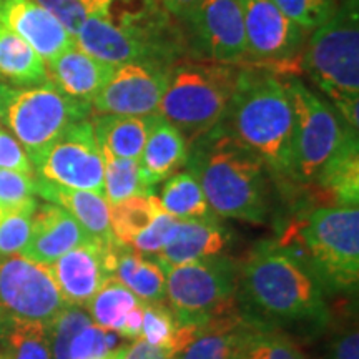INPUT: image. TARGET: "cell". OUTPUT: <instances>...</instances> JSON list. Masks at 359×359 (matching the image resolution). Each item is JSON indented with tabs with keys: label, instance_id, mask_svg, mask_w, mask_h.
Listing matches in <instances>:
<instances>
[{
	"label": "cell",
	"instance_id": "60d3db41",
	"mask_svg": "<svg viewBox=\"0 0 359 359\" xmlns=\"http://www.w3.org/2000/svg\"><path fill=\"white\" fill-rule=\"evenodd\" d=\"M0 168L34 175V167L24 147L6 130H0Z\"/></svg>",
	"mask_w": 359,
	"mask_h": 359
},
{
	"label": "cell",
	"instance_id": "44dd1931",
	"mask_svg": "<svg viewBox=\"0 0 359 359\" xmlns=\"http://www.w3.org/2000/svg\"><path fill=\"white\" fill-rule=\"evenodd\" d=\"M187 156L188 143L185 137L172 123L156 115L148 130L145 148L140 156V163L151 185L155 187L173 177L180 168L185 167Z\"/></svg>",
	"mask_w": 359,
	"mask_h": 359
},
{
	"label": "cell",
	"instance_id": "7a4b0ae2",
	"mask_svg": "<svg viewBox=\"0 0 359 359\" xmlns=\"http://www.w3.org/2000/svg\"><path fill=\"white\" fill-rule=\"evenodd\" d=\"M185 165L217 217L266 222L271 212L266 167L222 125L188 145Z\"/></svg>",
	"mask_w": 359,
	"mask_h": 359
},
{
	"label": "cell",
	"instance_id": "f6af8a7d",
	"mask_svg": "<svg viewBox=\"0 0 359 359\" xmlns=\"http://www.w3.org/2000/svg\"><path fill=\"white\" fill-rule=\"evenodd\" d=\"M160 2L175 19L187 20L198 0H160Z\"/></svg>",
	"mask_w": 359,
	"mask_h": 359
},
{
	"label": "cell",
	"instance_id": "2e32d148",
	"mask_svg": "<svg viewBox=\"0 0 359 359\" xmlns=\"http://www.w3.org/2000/svg\"><path fill=\"white\" fill-rule=\"evenodd\" d=\"M0 24L25 40L45 64L75 43L65 27L34 0H0Z\"/></svg>",
	"mask_w": 359,
	"mask_h": 359
},
{
	"label": "cell",
	"instance_id": "30bf717a",
	"mask_svg": "<svg viewBox=\"0 0 359 359\" xmlns=\"http://www.w3.org/2000/svg\"><path fill=\"white\" fill-rule=\"evenodd\" d=\"M245 22V62L278 77H299L306 32L283 13L273 0H241Z\"/></svg>",
	"mask_w": 359,
	"mask_h": 359
},
{
	"label": "cell",
	"instance_id": "f35d334b",
	"mask_svg": "<svg viewBox=\"0 0 359 359\" xmlns=\"http://www.w3.org/2000/svg\"><path fill=\"white\" fill-rule=\"evenodd\" d=\"M35 177L0 168V208L12 210L35 201Z\"/></svg>",
	"mask_w": 359,
	"mask_h": 359
},
{
	"label": "cell",
	"instance_id": "3957f363",
	"mask_svg": "<svg viewBox=\"0 0 359 359\" xmlns=\"http://www.w3.org/2000/svg\"><path fill=\"white\" fill-rule=\"evenodd\" d=\"M290 79L241 65L240 77L219 125L250 148L269 173L290 180L294 114Z\"/></svg>",
	"mask_w": 359,
	"mask_h": 359
},
{
	"label": "cell",
	"instance_id": "e575fe53",
	"mask_svg": "<svg viewBox=\"0 0 359 359\" xmlns=\"http://www.w3.org/2000/svg\"><path fill=\"white\" fill-rule=\"evenodd\" d=\"M92 323L83 306L65 304L50 323V351L52 359H69V348L80 331Z\"/></svg>",
	"mask_w": 359,
	"mask_h": 359
},
{
	"label": "cell",
	"instance_id": "484cf974",
	"mask_svg": "<svg viewBox=\"0 0 359 359\" xmlns=\"http://www.w3.org/2000/svg\"><path fill=\"white\" fill-rule=\"evenodd\" d=\"M0 79L13 87L47 82V65L25 40L0 24Z\"/></svg>",
	"mask_w": 359,
	"mask_h": 359
},
{
	"label": "cell",
	"instance_id": "cb8c5ba5",
	"mask_svg": "<svg viewBox=\"0 0 359 359\" xmlns=\"http://www.w3.org/2000/svg\"><path fill=\"white\" fill-rule=\"evenodd\" d=\"M231 359H304V356L281 330L241 316Z\"/></svg>",
	"mask_w": 359,
	"mask_h": 359
},
{
	"label": "cell",
	"instance_id": "4dcf8cb0",
	"mask_svg": "<svg viewBox=\"0 0 359 359\" xmlns=\"http://www.w3.org/2000/svg\"><path fill=\"white\" fill-rule=\"evenodd\" d=\"M6 359H52L50 326L43 323H11L0 327Z\"/></svg>",
	"mask_w": 359,
	"mask_h": 359
},
{
	"label": "cell",
	"instance_id": "9c48e42d",
	"mask_svg": "<svg viewBox=\"0 0 359 359\" xmlns=\"http://www.w3.org/2000/svg\"><path fill=\"white\" fill-rule=\"evenodd\" d=\"M288 87L294 114L290 180L313 185L349 135L358 132L299 77H291Z\"/></svg>",
	"mask_w": 359,
	"mask_h": 359
},
{
	"label": "cell",
	"instance_id": "d6a6232c",
	"mask_svg": "<svg viewBox=\"0 0 359 359\" xmlns=\"http://www.w3.org/2000/svg\"><path fill=\"white\" fill-rule=\"evenodd\" d=\"M52 13L75 37L85 22L92 17H105L118 0H34Z\"/></svg>",
	"mask_w": 359,
	"mask_h": 359
},
{
	"label": "cell",
	"instance_id": "9a60e30c",
	"mask_svg": "<svg viewBox=\"0 0 359 359\" xmlns=\"http://www.w3.org/2000/svg\"><path fill=\"white\" fill-rule=\"evenodd\" d=\"M120 245H100L88 241L62 255L50 266V271L67 304L87 306L110 278H114Z\"/></svg>",
	"mask_w": 359,
	"mask_h": 359
},
{
	"label": "cell",
	"instance_id": "ba28073f",
	"mask_svg": "<svg viewBox=\"0 0 359 359\" xmlns=\"http://www.w3.org/2000/svg\"><path fill=\"white\" fill-rule=\"evenodd\" d=\"M160 266L165 271V302L178 325H203L238 311V266L233 259L218 255Z\"/></svg>",
	"mask_w": 359,
	"mask_h": 359
},
{
	"label": "cell",
	"instance_id": "7c38bea8",
	"mask_svg": "<svg viewBox=\"0 0 359 359\" xmlns=\"http://www.w3.org/2000/svg\"><path fill=\"white\" fill-rule=\"evenodd\" d=\"M32 167L45 182L105 195L103 156L90 120L72 123L32 161Z\"/></svg>",
	"mask_w": 359,
	"mask_h": 359
},
{
	"label": "cell",
	"instance_id": "836d02e7",
	"mask_svg": "<svg viewBox=\"0 0 359 359\" xmlns=\"http://www.w3.org/2000/svg\"><path fill=\"white\" fill-rule=\"evenodd\" d=\"M37 208V200L30 203L7 210L0 219V255L22 253L29 243L32 231V215Z\"/></svg>",
	"mask_w": 359,
	"mask_h": 359
},
{
	"label": "cell",
	"instance_id": "f1b7e54d",
	"mask_svg": "<svg viewBox=\"0 0 359 359\" xmlns=\"http://www.w3.org/2000/svg\"><path fill=\"white\" fill-rule=\"evenodd\" d=\"M103 156V187L105 200L109 205L118 203L132 196L151 195L154 185L148 180L140 160L116 158L102 151Z\"/></svg>",
	"mask_w": 359,
	"mask_h": 359
},
{
	"label": "cell",
	"instance_id": "7dc6e473",
	"mask_svg": "<svg viewBox=\"0 0 359 359\" xmlns=\"http://www.w3.org/2000/svg\"><path fill=\"white\" fill-rule=\"evenodd\" d=\"M7 210H4V208H0V219H2V217H4V213H6Z\"/></svg>",
	"mask_w": 359,
	"mask_h": 359
},
{
	"label": "cell",
	"instance_id": "d6986e66",
	"mask_svg": "<svg viewBox=\"0 0 359 359\" xmlns=\"http://www.w3.org/2000/svg\"><path fill=\"white\" fill-rule=\"evenodd\" d=\"M230 231L217 219H177L155 259L161 264H183L218 257L230 243Z\"/></svg>",
	"mask_w": 359,
	"mask_h": 359
},
{
	"label": "cell",
	"instance_id": "4fadbf2b",
	"mask_svg": "<svg viewBox=\"0 0 359 359\" xmlns=\"http://www.w3.org/2000/svg\"><path fill=\"white\" fill-rule=\"evenodd\" d=\"M170 67L137 64V62L116 65L109 82L90 103L92 109L90 116L156 115L167 87Z\"/></svg>",
	"mask_w": 359,
	"mask_h": 359
},
{
	"label": "cell",
	"instance_id": "ab89813d",
	"mask_svg": "<svg viewBox=\"0 0 359 359\" xmlns=\"http://www.w3.org/2000/svg\"><path fill=\"white\" fill-rule=\"evenodd\" d=\"M175 222H177V218L165 212L163 206H160L154 222L148 224L145 231H142L140 235L135 238L132 245H130V248L138 251L143 257H156L161 251V248H163L168 233L173 228Z\"/></svg>",
	"mask_w": 359,
	"mask_h": 359
},
{
	"label": "cell",
	"instance_id": "e0dca14e",
	"mask_svg": "<svg viewBox=\"0 0 359 359\" xmlns=\"http://www.w3.org/2000/svg\"><path fill=\"white\" fill-rule=\"evenodd\" d=\"M92 236L69 212L53 203L37 205L32 215V231L22 257L40 264H50L77 246L88 243Z\"/></svg>",
	"mask_w": 359,
	"mask_h": 359
},
{
	"label": "cell",
	"instance_id": "5b68a950",
	"mask_svg": "<svg viewBox=\"0 0 359 359\" xmlns=\"http://www.w3.org/2000/svg\"><path fill=\"white\" fill-rule=\"evenodd\" d=\"M241 65L212 60L175 62L158 115L178 128L188 145L222 122L235 93Z\"/></svg>",
	"mask_w": 359,
	"mask_h": 359
},
{
	"label": "cell",
	"instance_id": "b9f144b4",
	"mask_svg": "<svg viewBox=\"0 0 359 359\" xmlns=\"http://www.w3.org/2000/svg\"><path fill=\"white\" fill-rule=\"evenodd\" d=\"M325 359H359V333L356 327H349L336 336L327 348Z\"/></svg>",
	"mask_w": 359,
	"mask_h": 359
},
{
	"label": "cell",
	"instance_id": "8992f818",
	"mask_svg": "<svg viewBox=\"0 0 359 359\" xmlns=\"http://www.w3.org/2000/svg\"><path fill=\"white\" fill-rule=\"evenodd\" d=\"M92 109L67 97L50 80L29 87L0 85V116L29 155L30 163Z\"/></svg>",
	"mask_w": 359,
	"mask_h": 359
},
{
	"label": "cell",
	"instance_id": "603a6c76",
	"mask_svg": "<svg viewBox=\"0 0 359 359\" xmlns=\"http://www.w3.org/2000/svg\"><path fill=\"white\" fill-rule=\"evenodd\" d=\"M323 198L330 206H358L359 201V147L358 133H351L334 158L326 165L316 182Z\"/></svg>",
	"mask_w": 359,
	"mask_h": 359
},
{
	"label": "cell",
	"instance_id": "52a82bcc",
	"mask_svg": "<svg viewBox=\"0 0 359 359\" xmlns=\"http://www.w3.org/2000/svg\"><path fill=\"white\" fill-rule=\"evenodd\" d=\"M303 70L333 105L359 98L358 0H343L304 47Z\"/></svg>",
	"mask_w": 359,
	"mask_h": 359
},
{
	"label": "cell",
	"instance_id": "d4e9b609",
	"mask_svg": "<svg viewBox=\"0 0 359 359\" xmlns=\"http://www.w3.org/2000/svg\"><path fill=\"white\" fill-rule=\"evenodd\" d=\"M114 278L140 299L142 303L165 302V271L160 263L120 245Z\"/></svg>",
	"mask_w": 359,
	"mask_h": 359
},
{
	"label": "cell",
	"instance_id": "8fae6325",
	"mask_svg": "<svg viewBox=\"0 0 359 359\" xmlns=\"http://www.w3.org/2000/svg\"><path fill=\"white\" fill-rule=\"evenodd\" d=\"M65 304L47 264L22 255H0V327L11 323L50 326Z\"/></svg>",
	"mask_w": 359,
	"mask_h": 359
},
{
	"label": "cell",
	"instance_id": "4316f807",
	"mask_svg": "<svg viewBox=\"0 0 359 359\" xmlns=\"http://www.w3.org/2000/svg\"><path fill=\"white\" fill-rule=\"evenodd\" d=\"M160 205L177 219H217L200 183L188 172L175 173L161 187Z\"/></svg>",
	"mask_w": 359,
	"mask_h": 359
},
{
	"label": "cell",
	"instance_id": "74e56055",
	"mask_svg": "<svg viewBox=\"0 0 359 359\" xmlns=\"http://www.w3.org/2000/svg\"><path fill=\"white\" fill-rule=\"evenodd\" d=\"M175 321L172 309L167 302L160 303H143V323L142 338L154 346L168 348L175 334Z\"/></svg>",
	"mask_w": 359,
	"mask_h": 359
},
{
	"label": "cell",
	"instance_id": "7402d4cb",
	"mask_svg": "<svg viewBox=\"0 0 359 359\" xmlns=\"http://www.w3.org/2000/svg\"><path fill=\"white\" fill-rule=\"evenodd\" d=\"M156 115H93L90 116L92 118L90 122H92L100 151L114 155L116 158L140 160L143 148H145L148 130H150Z\"/></svg>",
	"mask_w": 359,
	"mask_h": 359
},
{
	"label": "cell",
	"instance_id": "7bdbcfd3",
	"mask_svg": "<svg viewBox=\"0 0 359 359\" xmlns=\"http://www.w3.org/2000/svg\"><path fill=\"white\" fill-rule=\"evenodd\" d=\"M122 359H172V353L168 348L154 346L147 343L142 336L135 339V343L130 348H122L120 351Z\"/></svg>",
	"mask_w": 359,
	"mask_h": 359
},
{
	"label": "cell",
	"instance_id": "ffe728a7",
	"mask_svg": "<svg viewBox=\"0 0 359 359\" xmlns=\"http://www.w3.org/2000/svg\"><path fill=\"white\" fill-rule=\"evenodd\" d=\"M35 195L69 212L85 231L100 245H111L110 205L97 193L65 188L35 177Z\"/></svg>",
	"mask_w": 359,
	"mask_h": 359
},
{
	"label": "cell",
	"instance_id": "bcb514c9",
	"mask_svg": "<svg viewBox=\"0 0 359 359\" xmlns=\"http://www.w3.org/2000/svg\"><path fill=\"white\" fill-rule=\"evenodd\" d=\"M120 351H122V348L116 349L115 353H111L110 356H107V358H103V359H122V358H120Z\"/></svg>",
	"mask_w": 359,
	"mask_h": 359
},
{
	"label": "cell",
	"instance_id": "d590c367",
	"mask_svg": "<svg viewBox=\"0 0 359 359\" xmlns=\"http://www.w3.org/2000/svg\"><path fill=\"white\" fill-rule=\"evenodd\" d=\"M276 7L293 20L306 34H313L330 20L336 7V0H273Z\"/></svg>",
	"mask_w": 359,
	"mask_h": 359
},
{
	"label": "cell",
	"instance_id": "ee69618b",
	"mask_svg": "<svg viewBox=\"0 0 359 359\" xmlns=\"http://www.w3.org/2000/svg\"><path fill=\"white\" fill-rule=\"evenodd\" d=\"M142 323H143V303H138L132 311L127 314L122 326H120L118 333L123 338L137 339L142 334Z\"/></svg>",
	"mask_w": 359,
	"mask_h": 359
},
{
	"label": "cell",
	"instance_id": "8d00e7d4",
	"mask_svg": "<svg viewBox=\"0 0 359 359\" xmlns=\"http://www.w3.org/2000/svg\"><path fill=\"white\" fill-rule=\"evenodd\" d=\"M118 334L90 323L75 336L69 348V359H103L116 351Z\"/></svg>",
	"mask_w": 359,
	"mask_h": 359
},
{
	"label": "cell",
	"instance_id": "c3c4849f",
	"mask_svg": "<svg viewBox=\"0 0 359 359\" xmlns=\"http://www.w3.org/2000/svg\"><path fill=\"white\" fill-rule=\"evenodd\" d=\"M0 359H6V358H4V354H2V353H0Z\"/></svg>",
	"mask_w": 359,
	"mask_h": 359
},
{
	"label": "cell",
	"instance_id": "6da1fadb",
	"mask_svg": "<svg viewBox=\"0 0 359 359\" xmlns=\"http://www.w3.org/2000/svg\"><path fill=\"white\" fill-rule=\"evenodd\" d=\"M236 304L245 320L281 327H323L330 311L316 275L278 241L258 245L236 276Z\"/></svg>",
	"mask_w": 359,
	"mask_h": 359
},
{
	"label": "cell",
	"instance_id": "ac0fdd59",
	"mask_svg": "<svg viewBox=\"0 0 359 359\" xmlns=\"http://www.w3.org/2000/svg\"><path fill=\"white\" fill-rule=\"evenodd\" d=\"M47 77L67 97L82 103H92L109 82L115 67L92 57L77 43L48 62Z\"/></svg>",
	"mask_w": 359,
	"mask_h": 359
},
{
	"label": "cell",
	"instance_id": "f546056e",
	"mask_svg": "<svg viewBox=\"0 0 359 359\" xmlns=\"http://www.w3.org/2000/svg\"><path fill=\"white\" fill-rule=\"evenodd\" d=\"M160 206L158 196L155 193L132 196L110 205V230L114 240L123 246L132 245L135 238L145 231L148 224L154 222Z\"/></svg>",
	"mask_w": 359,
	"mask_h": 359
},
{
	"label": "cell",
	"instance_id": "83f0119b",
	"mask_svg": "<svg viewBox=\"0 0 359 359\" xmlns=\"http://www.w3.org/2000/svg\"><path fill=\"white\" fill-rule=\"evenodd\" d=\"M240 323V309L212 318L200 326L195 339L173 359H231L233 341Z\"/></svg>",
	"mask_w": 359,
	"mask_h": 359
},
{
	"label": "cell",
	"instance_id": "1f68e13d",
	"mask_svg": "<svg viewBox=\"0 0 359 359\" xmlns=\"http://www.w3.org/2000/svg\"><path fill=\"white\" fill-rule=\"evenodd\" d=\"M142 303L132 291L125 288L115 278H110L98 293L87 303L88 314L95 325L118 333L127 314Z\"/></svg>",
	"mask_w": 359,
	"mask_h": 359
},
{
	"label": "cell",
	"instance_id": "5bb4252c",
	"mask_svg": "<svg viewBox=\"0 0 359 359\" xmlns=\"http://www.w3.org/2000/svg\"><path fill=\"white\" fill-rule=\"evenodd\" d=\"M193 42L206 60L228 65L245 62V22L241 0H198L190 17Z\"/></svg>",
	"mask_w": 359,
	"mask_h": 359
},
{
	"label": "cell",
	"instance_id": "277c9868",
	"mask_svg": "<svg viewBox=\"0 0 359 359\" xmlns=\"http://www.w3.org/2000/svg\"><path fill=\"white\" fill-rule=\"evenodd\" d=\"M278 243L302 259L325 291H351L359 280L358 206H323L291 223Z\"/></svg>",
	"mask_w": 359,
	"mask_h": 359
}]
</instances>
